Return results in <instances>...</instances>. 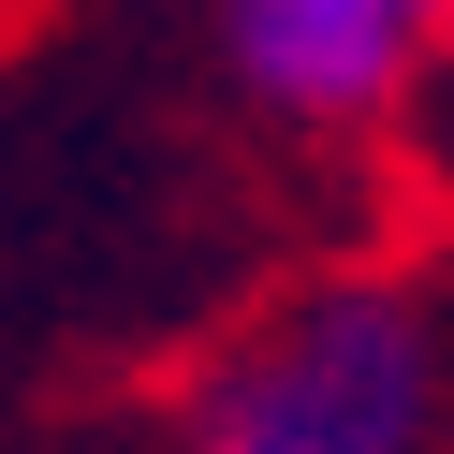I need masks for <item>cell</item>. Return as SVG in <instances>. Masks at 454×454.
<instances>
[{
	"instance_id": "1",
	"label": "cell",
	"mask_w": 454,
	"mask_h": 454,
	"mask_svg": "<svg viewBox=\"0 0 454 454\" xmlns=\"http://www.w3.org/2000/svg\"><path fill=\"white\" fill-rule=\"evenodd\" d=\"M454 440V337L440 294L395 264H337L206 337L176 395V454H440Z\"/></svg>"
},
{
	"instance_id": "2",
	"label": "cell",
	"mask_w": 454,
	"mask_h": 454,
	"mask_svg": "<svg viewBox=\"0 0 454 454\" xmlns=\"http://www.w3.org/2000/svg\"><path fill=\"white\" fill-rule=\"evenodd\" d=\"M411 59H425V30L395 0H220V74L249 89V118L323 132V147L381 132Z\"/></svg>"
},
{
	"instance_id": "3",
	"label": "cell",
	"mask_w": 454,
	"mask_h": 454,
	"mask_svg": "<svg viewBox=\"0 0 454 454\" xmlns=\"http://www.w3.org/2000/svg\"><path fill=\"white\" fill-rule=\"evenodd\" d=\"M395 15H411V30H425V44H440V30H454V0H395Z\"/></svg>"
}]
</instances>
